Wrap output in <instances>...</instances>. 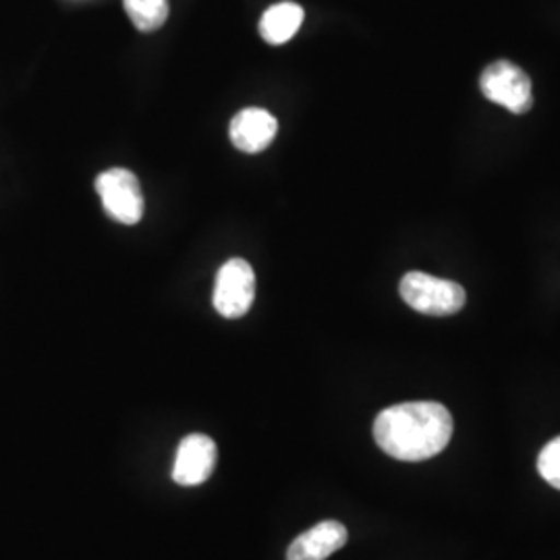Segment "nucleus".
<instances>
[{"label":"nucleus","instance_id":"obj_1","mask_svg":"<svg viewBox=\"0 0 560 560\" xmlns=\"http://www.w3.org/2000/svg\"><path fill=\"white\" fill-rule=\"evenodd\" d=\"M453 416L434 400L400 402L384 409L374 421V441L397 460H428L448 446L453 439Z\"/></svg>","mask_w":560,"mask_h":560},{"label":"nucleus","instance_id":"obj_2","mask_svg":"<svg viewBox=\"0 0 560 560\" xmlns=\"http://www.w3.org/2000/svg\"><path fill=\"white\" fill-rule=\"evenodd\" d=\"M402 301L425 316H453L465 305V289L455 280L439 279L425 272H407L400 279Z\"/></svg>","mask_w":560,"mask_h":560},{"label":"nucleus","instance_id":"obj_3","mask_svg":"<svg viewBox=\"0 0 560 560\" xmlns=\"http://www.w3.org/2000/svg\"><path fill=\"white\" fill-rule=\"evenodd\" d=\"M481 94L494 104H501L513 115H523L532 108V80L511 60H494L481 71Z\"/></svg>","mask_w":560,"mask_h":560},{"label":"nucleus","instance_id":"obj_4","mask_svg":"<svg viewBox=\"0 0 560 560\" xmlns=\"http://www.w3.org/2000/svg\"><path fill=\"white\" fill-rule=\"evenodd\" d=\"M104 212L120 224H138L143 217V194L138 177L127 168L104 171L96 179Z\"/></svg>","mask_w":560,"mask_h":560},{"label":"nucleus","instance_id":"obj_5","mask_svg":"<svg viewBox=\"0 0 560 560\" xmlns=\"http://www.w3.org/2000/svg\"><path fill=\"white\" fill-rule=\"evenodd\" d=\"M256 298V275L249 261L233 258L224 261L214 284V307L222 318H243Z\"/></svg>","mask_w":560,"mask_h":560},{"label":"nucleus","instance_id":"obj_6","mask_svg":"<svg viewBox=\"0 0 560 560\" xmlns=\"http://www.w3.org/2000/svg\"><path fill=\"white\" fill-rule=\"evenodd\" d=\"M217 444L206 434H189L180 441L173 467V480L179 486H200L217 465Z\"/></svg>","mask_w":560,"mask_h":560},{"label":"nucleus","instance_id":"obj_7","mask_svg":"<svg viewBox=\"0 0 560 560\" xmlns=\"http://www.w3.org/2000/svg\"><path fill=\"white\" fill-rule=\"evenodd\" d=\"M277 133L279 120L264 108L241 110L233 117L229 127L233 145L245 154H260L275 141Z\"/></svg>","mask_w":560,"mask_h":560},{"label":"nucleus","instance_id":"obj_8","mask_svg":"<svg viewBox=\"0 0 560 560\" xmlns=\"http://www.w3.org/2000/svg\"><path fill=\"white\" fill-rule=\"evenodd\" d=\"M347 527L339 521H322L291 541L287 560H326L347 544Z\"/></svg>","mask_w":560,"mask_h":560},{"label":"nucleus","instance_id":"obj_9","mask_svg":"<svg viewBox=\"0 0 560 560\" xmlns=\"http://www.w3.org/2000/svg\"><path fill=\"white\" fill-rule=\"evenodd\" d=\"M303 9L298 2H279L272 4L260 21V34L264 40L272 46H279L291 40L300 32L303 23Z\"/></svg>","mask_w":560,"mask_h":560},{"label":"nucleus","instance_id":"obj_10","mask_svg":"<svg viewBox=\"0 0 560 560\" xmlns=\"http://www.w3.org/2000/svg\"><path fill=\"white\" fill-rule=\"evenodd\" d=\"M133 25L143 32H156L168 20V0H122Z\"/></svg>","mask_w":560,"mask_h":560},{"label":"nucleus","instance_id":"obj_11","mask_svg":"<svg viewBox=\"0 0 560 560\" xmlns=\"http://www.w3.org/2000/svg\"><path fill=\"white\" fill-rule=\"evenodd\" d=\"M538 471L552 488L560 490V436L541 448Z\"/></svg>","mask_w":560,"mask_h":560}]
</instances>
